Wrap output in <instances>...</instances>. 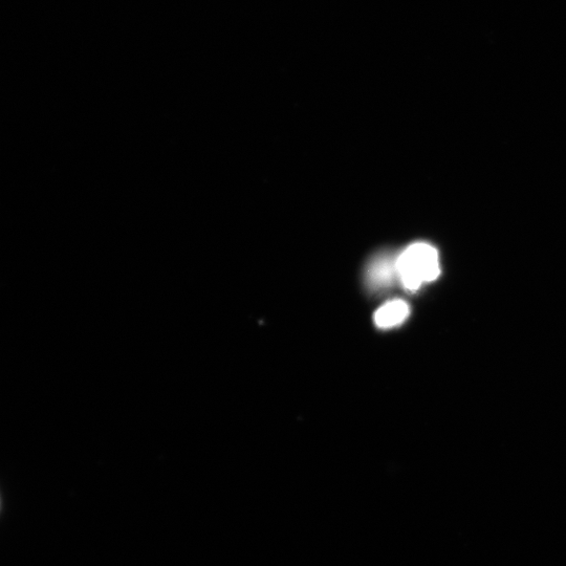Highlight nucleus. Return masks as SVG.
Segmentation results:
<instances>
[{"label": "nucleus", "mask_w": 566, "mask_h": 566, "mask_svg": "<svg viewBox=\"0 0 566 566\" xmlns=\"http://www.w3.org/2000/svg\"><path fill=\"white\" fill-rule=\"evenodd\" d=\"M409 313V307L405 301H390L377 311L375 322L380 329H391L403 323Z\"/></svg>", "instance_id": "obj_2"}, {"label": "nucleus", "mask_w": 566, "mask_h": 566, "mask_svg": "<svg viewBox=\"0 0 566 566\" xmlns=\"http://www.w3.org/2000/svg\"><path fill=\"white\" fill-rule=\"evenodd\" d=\"M393 271L397 272L396 268H390L388 261H377L374 268L370 270L369 280L376 287H384L391 280V272Z\"/></svg>", "instance_id": "obj_3"}, {"label": "nucleus", "mask_w": 566, "mask_h": 566, "mask_svg": "<svg viewBox=\"0 0 566 566\" xmlns=\"http://www.w3.org/2000/svg\"><path fill=\"white\" fill-rule=\"evenodd\" d=\"M396 270L403 286L409 291H416L423 283L439 277L441 269L438 251L428 244L412 245L398 258Z\"/></svg>", "instance_id": "obj_1"}]
</instances>
